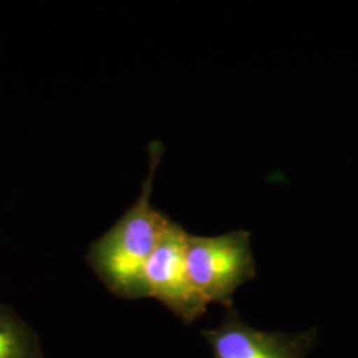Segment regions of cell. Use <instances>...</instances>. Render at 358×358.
<instances>
[{
	"instance_id": "1",
	"label": "cell",
	"mask_w": 358,
	"mask_h": 358,
	"mask_svg": "<svg viewBox=\"0 0 358 358\" xmlns=\"http://www.w3.org/2000/svg\"><path fill=\"white\" fill-rule=\"evenodd\" d=\"M164 154L158 141L149 145L150 166L141 194L115 224L90 244L87 262L109 292L129 300L148 297L145 269L171 217L152 205L155 170Z\"/></svg>"
},
{
	"instance_id": "2",
	"label": "cell",
	"mask_w": 358,
	"mask_h": 358,
	"mask_svg": "<svg viewBox=\"0 0 358 358\" xmlns=\"http://www.w3.org/2000/svg\"><path fill=\"white\" fill-rule=\"evenodd\" d=\"M185 257L192 287L207 306L214 303L231 309L238 288L257 276L248 231H231L217 236L187 232Z\"/></svg>"
},
{
	"instance_id": "3",
	"label": "cell",
	"mask_w": 358,
	"mask_h": 358,
	"mask_svg": "<svg viewBox=\"0 0 358 358\" xmlns=\"http://www.w3.org/2000/svg\"><path fill=\"white\" fill-rule=\"evenodd\" d=\"M187 231L171 220L145 269L148 297H153L186 325L205 316L207 304L192 287L185 257Z\"/></svg>"
},
{
	"instance_id": "4",
	"label": "cell",
	"mask_w": 358,
	"mask_h": 358,
	"mask_svg": "<svg viewBox=\"0 0 358 358\" xmlns=\"http://www.w3.org/2000/svg\"><path fill=\"white\" fill-rule=\"evenodd\" d=\"M214 358H307L316 344V329L306 332H266L244 322L231 308L215 329L202 331Z\"/></svg>"
},
{
	"instance_id": "5",
	"label": "cell",
	"mask_w": 358,
	"mask_h": 358,
	"mask_svg": "<svg viewBox=\"0 0 358 358\" xmlns=\"http://www.w3.org/2000/svg\"><path fill=\"white\" fill-rule=\"evenodd\" d=\"M0 358H44L38 333L4 304H0Z\"/></svg>"
}]
</instances>
